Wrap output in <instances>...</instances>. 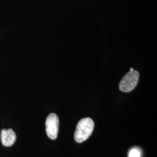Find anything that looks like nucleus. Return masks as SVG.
I'll list each match as a JSON object with an SVG mask.
<instances>
[{
  "instance_id": "obj_1",
  "label": "nucleus",
  "mask_w": 157,
  "mask_h": 157,
  "mask_svg": "<svg viewBox=\"0 0 157 157\" xmlns=\"http://www.w3.org/2000/svg\"><path fill=\"white\" fill-rule=\"evenodd\" d=\"M94 128L93 121L90 118L81 119L77 124L74 134V139L76 142L81 143L87 140L92 134Z\"/></svg>"
},
{
  "instance_id": "obj_2",
  "label": "nucleus",
  "mask_w": 157,
  "mask_h": 157,
  "mask_svg": "<svg viewBox=\"0 0 157 157\" xmlns=\"http://www.w3.org/2000/svg\"><path fill=\"white\" fill-rule=\"evenodd\" d=\"M139 80V73L137 71L133 70V71H130L121 80L119 88L122 92H130L136 87Z\"/></svg>"
},
{
  "instance_id": "obj_3",
  "label": "nucleus",
  "mask_w": 157,
  "mask_h": 157,
  "mask_svg": "<svg viewBox=\"0 0 157 157\" xmlns=\"http://www.w3.org/2000/svg\"><path fill=\"white\" fill-rule=\"evenodd\" d=\"M59 118L56 113H51L46 119V133L51 140H56L58 136L59 129Z\"/></svg>"
},
{
  "instance_id": "obj_4",
  "label": "nucleus",
  "mask_w": 157,
  "mask_h": 157,
  "mask_svg": "<svg viewBox=\"0 0 157 157\" xmlns=\"http://www.w3.org/2000/svg\"><path fill=\"white\" fill-rule=\"evenodd\" d=\"M17 139V136L11 129H3L1 132V141L3 146L11 147Z\"/></svg>"
},
{
  "instance_id": "obj_5",
  "label": "nucleus",
  "mask_w": 157,
  "mask_h": 157,
  "mask_svg": "<svg viewBox=\"0 0 157 157\" xmlns=\"http://www.w3.org/2000/svg\"><path fill=\"white\" fill-rule=\"evenodd\" d=\"M129 157H141L140 150L137 148H133L130 150L128 154Z\"/></svg>"
},
{
  "instance_id": "obj_6",
  "label": "nucleus",
  "mask_w": 157,
  "mask_h": 157,
  "mask_svg": "<svg viewBox=\"0 0 157 157\" xmlns=\"http://www.w3.org/2000/svg\"><path fill=\"white\" fill-rule=\"evenodd\" d=\"M134 69H133V68H130V71H133Z\"/></svg>"
}]
</instances>
